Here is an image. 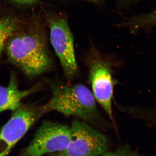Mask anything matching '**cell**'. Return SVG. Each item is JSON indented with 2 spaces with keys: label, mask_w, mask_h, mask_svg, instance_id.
I'll return each instance as SVG.
<instances>
[{
  "label": "cell",
  "mask_w": 156,
  "mask_h": 156,
  "mask_svg": "<svg viewBox=\"0 0 156 156\" xmlns=\"http://www.w3.org/2000/svg\"><path fill=\"white\" fill-rule=\"evenodd\" d=\"M15 31L5 47L9 61L31 78L51 70L53 59L41 21L31 20L25 28Z\"/></svg>",
  "instance_id": "6da1fadb"
},
{
  "label": "cell",
  "mask_w": 156,
  "mask_h": 156,
  "mask_svg": "<svg viewBox=\"0 0 156 156\" xmlns=\"http://www.w3.org/2000/svg\"><path fill=\"white\" fill-rule=\"evenodd\" d=\"M52 97L41 107L44 115L57 111L66 116L77 117L89 124L101 126L103 123L92 92L81 84L69 86L63 82L51 81Z\"/></svg>",
  "instance_id": "7a4b0ae2"
},
{
  "label": "cell",
  "mask_w": 156,
  "mask_h": 156,
  "mask_svg": "<svg viewBox=\"0 0 156 156\" xmlns=\"http://www.w3.org/2000/svg\"><path fill=\"white\" fill-rule=\"evenodd\" d=\"M45 20L50 29V41L59 58L63 73L70 82L79 73L73 38L66 18L53 13H46Z\"/></svg>",
  "instance_id": "3957f363"
},
{
  "label": "cell",
  "mask_w": 156,
  "mask_h": 156,
  "mask_svg": "<svg viewBox=\"0 0 156 156\" xmlns=\"http://www.w3.org/2000/svg\"><path fill=\"white\" fill-rule=\"evenodd\" d=\"M70 128L71 136L66 148L48 156H98L108 151L107 136L89 123L75 120Z\"/></svg>",
  "instance_id": "277c9868"
},
{
  "label": "cell",
  "mask_w": 156,
  "mask_h": 156,
  "mask_svg": "<svg viewBox=\"0 0 156 156\" xmlns=\"http://www.w3.org/2000/svg\"><path fill=\"white\" fill-rule=\"evenodd\" d=\"M70 126L44 121L28 145L17 156H45L64 150L70 140Z\"/></svg>",
  "instance_id": "5b68a950"
},
{
  "label": "cell",
  "mask_w": 156,
  "mask_h": 156,
  "mask_svg": "<svg viewBox=\"0 0 156 156\" xmlns=\"http://www.w3.org/2000/svg\"><path fill=\"white\" fill-rule=\"evenodd\" d=\"M44 115L41 107L21 105L0 129V156H7L36 122Z\"/></svg>",
  "instance_id": "8992f818"
},
{
  "label": "cell",
  "mask_w": 156,
  "mask_h": 156,
  "mask_svg": "<svg viewBox=\"0 0 156 156\" xmlns=\"http://www.w3.org/2000/svg\"><path fill=\"white\" fill-rule=\"evenodd\" d=\"M89 62V80L95 100L108 116L112 126L117 131L113 115L112 100L115 83L112 76L110 62L100 56H94Z\"/></svg>",
  "instance_id": "52a82bcc"
},
{
  "label": "cell",
  "mask_w": 156,
  "mask_h": 156,
  "mask_svg": "<svg viewBox=\"0 0 156 156\" xmlns=\"http://www.w3.org/2000/svg\"><path fill=\"white\" fill-rule=\"evenodd\" d=\"M40 84L26 90L18 89L16 77L11 76L7 87H0V113L7 110L14 111L21 105V101L41 89Z\"/></svg>",
  "instance_id": "ba28073f"
},
{
  "label": "cell",
  "mask_w": 156,
  "mask_h": 156,
  "mask_svg": "<svg viewBox=\"0 0 156 156\" xmlns=\"http://www.w3.org/2000/svg\"><path fill=\"white\" fill-rule=\"evenodd\" d=\"M16 26L14 17L6 16L0 19V56L8 40L16 31Z\"/></svg>",
  "instance_id": "9c48e42d"
},
{
  "label": "cell",
  "mask_w": 156,
  "mask_h": 156,
  "mask_svg": "<svg viewBox=\"0 0 156 156\" xmlns=\"http://www.w3.org/2000/svg\"><path fill=\"white\" fill-rule=\"evenodd\" d=\"M126 24L133 30L156 25V9L148 14L128 18Z\"/></svg>",
  "instance_id": "30bf717a"
},
{
  "label": "cell",
  "mask_w": 156,
  "mask_h": 156,
  "mask_svg": "<svg viewBox=\"0 0 156 156\" xmlns=\"http://www.w3.org/2000/svg\"><path fill=\"white\" fill-rule=\"evenodd\" d=\"M98 156H143L139 151L132 148L128 143H124L113 151H107Z\"/></svg>",
  "instance_id": "8fae6325"
},
{
  "label": "cell",
  "mask_w": 156,
  "mask_h": 156,
  "mask_svg": "<svg viewBox=\"0 0 156 156\" xmlns=\"http://www.w3.org/2000/svg\"><path fill=\"white\" fill-rule=\"evenodd\" d=\"M141 119L148 128H156V107L144 109L141 113Z\"/></svg>",
  "instance_id": "7c38bea8"
},
{
  "label": "cell",
  "mask_w": 156,
  "mask_h": 156,
  "mask_svg": "<svg viewBox=\"0 0 156 156\" xmlns=\"http://www.w3.org/2000/svg\"><path fill=\"white\" fill-rule=\"evenodd\" d=\"M14 3L23 5H32L38 2V0H11Z\"/></svg>",
  "instance_id": "4fadbf2b"
},
{
  "label": "cell",
  "mask_w": 156,
  "mask_h": 156,
  "mask_svg": "<svg viewBox=\"0 0 156 156\" xmlns=\"http://www.w3.org/2000/svg\"><path fill=\"white\" fill-rule=\"evenodd\" d=\"M90 1H93V2H97L98 0H90Z\"/></svg>",
  "instance_id": "5bb4252c"
}]
</instances>
